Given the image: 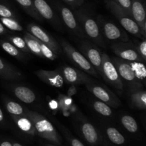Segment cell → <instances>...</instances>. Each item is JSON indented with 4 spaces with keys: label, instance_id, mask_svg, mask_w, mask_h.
Returning a JSON list of instances; mask_svg holds the SVG:
<instances>
[{
    "label": "cell",
    "instance_id": "1",
    "mask_svg": "<svg viewBox=\"0 0 146 146\" xmlns=\"http://www.w3.org/2000/svg\"><path fill=\"white\" fill-rule=\"evenodd\" d=\"M82 133L86 141L91 145H96L99 141L98 133L90 123H85L82 126Z\"/></svg>",
    "mask_w": 146,
    "mask_h": 146
},
{
    "label": "cell",
    "instance_id": "2",
    "mask_svg": "<svg viewBox=\"0 0 146 146\" xmlns=\"http://www.w3.org/2000/svg\"><path fill=\"white\" fill-rule=\"evenodd\" d=\"M15 94L19 99L27 104L32 103L36 98L34 92L27 87L19 86L16 88Z\"/></svg>",
    "mask_w": 146,
    "mask_h": 146
},
{
    "label": "cell",
    "instance_id": "3",
    "mask_svg": "<svg viewBox=\"0 0 146 146\" xmlns=\"http://www.w3.org/2000/svg\"><path fill=\"white\" fill-rule=\"evenodd\" d=\"M36 8L40 14L46 19H51L53 17V11L51 7L44 0H35L34 1Z\"/></svg>",
    "mask_w": 146,
    "mask_h": 146
},
{
    "label": "cell",
    "instance_id": "4",
    "mask_svg": "<svg viewBox=\"0 0 146 146\" xmlns=\"http://www.w3.org/2000/svg\"><path fill=\"white\" fill-rule=\"evenodd\" d=\"M107 135L113 143L118 145H123L125 142L123 135L115 128H108L106 131Z\"/></svg>",
    "mask_w": 146,
    "mask_h": 146
},
{
    "label": "cell",
    "instance_id": "5",
    "mask_svg": "<svg viewBox=\"0 0 146 146\" xmlns=\"http://www.w3.org/2000/svg\"><path fill=\"white\" fill-rule=\"evenodd\" d=\"M132 11L133 17L138 22H142L145 17V9L143 6L139 1H135L132 6Z\"/></svg>",
    "mask_w": 146,
    "mask_h": 146
},
{
    "label": "cell",
    "instance_id": "6",
    "mask_svg": "<svg viewBox=\"0 0 146 146\" xmlns=\"http://www.w3.org/2000/svg\"><path fill=\"white\" fill-rule=\"evenodd\" d=\"M119 74L127 81H133L135 78V74L132 66L126 64H121L119 66Z\"/></svg>",
    "mask_w": 146,
    "mask_h": 146
},
{
    "label": "cell",
    "instance_id": "7",
    "mask_svg": "<svg viewBox=\"0 0 146 146\" xmlns=\"http://www.w3.org/2000/svg\"><path fill=\"white\" fill-rule=\"evenodd\" d=\"M104 71L106 76L111 81H115L118 78V74L116 69L110 61H106L104 64Z\"/></svg>",
    "mask_w": 146,
    "mask_h": 146
},
{
    "label": "cell",
    "instance_id": "8",
    "mask_svg": "<svg viewBox=\"0 0 146 146\" xmlns=\"http://www.w3.org/2000/svg\"><path fill=\"white\" fill-rule=\"evenodd\" d=\"M121 122L125 129L131 133H135L138 131V124L133 117L125 115L121 118Z\"/></svg>",
    "mask_w": 146,
    "mask_h": 146
},
{
    "label": "cell",
    "instance_id": "9",
    "mask_svg": "<svg viewBox=\"0 0 146 146\" xmlns=\"http://www.w3.org/2000/svg\"><path fill=\"white\" fill-rule=\"evenodd\" d=\"M104 29H105L106 35L109 39H116L121 36V32L118 27L111 23H108L106 24Z\"/></svg>",
    "mask_w": 146,
    "mask_h": 146
},
{
    "label": "cell",
    "instance_id": "10",
    "mask_svg": "<svg viewBox=\"0 0 146 146\" xmlns=\"http://www.w3.org/2000/svg\"><path fill=\"white\" fill-rule=\"evenodd\" d=\"M121 24L128 32L131 34H135L139 31V27L138 24L131 19L123 18L121 20Z\"/></svg>",
    "mask_w": 146,
    "mask_h": 146
},
{
    "label": "cell",
    "instance_id": "11",
    "mask_svg": "<svg viewBox=\"0 0 146 146\" xmlns=\"http://www.w3.org/2000/svg\"><path fill=\"white\" fill-rule=\"evenodd\" d=\"M85 29L88 36L92 38H96L98 36V27L96 23L93 19H88L85 24Z\"/></svg>",
    "mask_w": 146,
    "mask_h": 146
},
{
    "label": "cell",
    "instance_id": "12",
    "mask_svg": "<svg viewBox=\"0 0 146 146\" xmlns=\"http://www.w3.org/2000/svg\"><path fill=\"white\" fill-rule=\"evenodd\" d=\"M62 16L65 24L68 26L69 28L74 29L76 26V22L74 19L72 12L68 9L64 8L62 9Z\"/></svg>",
    "mask_w": 146,
    "mask_h": 146
},
{
    "label": "cell",
    "instance_id": "13",
    "mask_svg": "<svg viewBox=\"0 0 146 146\" xmlns=\"http://www.w3.org/2000/svg\"><path fill=\"white\" fill-rule=\"evenodd\" d=\"M72 56L74 61H75L81 68H83L85 70H89L90 68H91V65H90L89 62H88V61L86 59L85 57H84V56L81 55L80 53L75 51V52L73 53Z\"/></svg>",
    "mask_w": 146,
    "mask_h": 146
},
{
    "label": "cell",
    "instance_id": "14",
    "mask_svg": "<svg viewBox=\"0 0 146 146\" xmlns=\"http://www.w3.org/2000/svg\"><path fill=\"white\" fill-rule=\"evenodd\" d=\"M94 106L97 112L105 115V116H109L112 113V111H111V108L106 104L101 102V101H96V102H95Z\"/></svg>",
    "mask_w": 146,
    "mask_h": 146
},
{
    "label": "cell",
    "instance_id": "15",
    "mask_svg": "<svg viewBox=\"0 0 146 146\" xmlns=\"http://www.w3.org/2000/svg\"><path fill=\"white\" fill-rule=\"evenodd\" d=\"M31 30L32 34L35 36H36L37 38H39L40 40H41L43 42L49 43V37H48V36L39 27H36V26H34V27H31Z\"/></svg>",
    "mask_w": 146,
    "mask_h": 146
},
{
    "label": "cell",
    "instance_id": "16",
    "mask_svg": "<svg viewBox=\"0 0 146 146\" xmlns=\"http://www.w3.org/2000/svg\"><path fill=\"white\" fill-rule=\"evenodd\" d=\"M88 56L89 57V59L91 62L94 64V66H99L101 64V58L100 56L99 52L97 50L94 49H90L88 53Z\"/></svg>",
    "mask_w": 146,
    "mask_h": 146
},
{
    "label": "cell",
    "instance_id": "17",
    "mask_svg": "<svg viewBox=\"0 0 146 146\" xmlns=\"http://www.w3.org/2000/svg\"><path fill=\"white\" fill-rule=\"evenodd\" d=\"M93 92H94V95L99 98L100 100L103 101L107 102L110 100V96L108 94V93L104 89V88H101V87H94L93 88Z\"/></svg>",
    "mask_w": 146,
    "mask_h": 146
},
{
    "label": "cell",
    "instance_id": "18",
    "mask_svg": "<svg viewBox=\"0 0 146 146\" xmlns=\"http://www.w3.org/2000/svg\"><path fill=\"white\" fill-rule=\"evenodd\" d=\"M1 21H2L3 24L10 29L14 30V31H21L23 29L22 27L18 23L10 19L9 18H2Z\"/></svg>",
    "mask_w": 146,
    "mask_h": 146
},
{
    "label": "cell",
    "instance_id": "19",
    "mask_svg": "<svg viewBox=\"0 0 146 146\" xmlns=\"http://www.w3.org/2000/svg\"><path fill=\"white\" fill-rule=\"evenodd\" d=\"M7 108L9 112L12 114H15V115H20L23 113V109L21 106L19 105L17 103L12 102V101L8 103Z\"/></svg>",
    "mask_w": 146,
    "mask_h": 146
},
{
    "label": "cell",
    "instance_id": "20",
    "mask_svg": "<svg viewBox=\"0 0 146 146\" xmlns=\"http://www.w3.org/2000/svg\"><path fill=\"white\" fill-rule=\"evenodd\" d=\"M133 69L135 72V76L138 77L139 78H144L145 77V66L142 64H133Z\"/></svg>",
    "mask_w": 146,
    "mask_h": 146
},
{
    "label": "cell",
    "instance_id": "21",
    "mask_svg": "<svg viewBox=\"0 0 146 146\" xmlns=\"http://www.w3.org/2000/svg\"><path fill=\"white\" fill-rule=\"evenodd\" d=\"M64 75L67 81L69 82H75L77 80V74L74 68L71 67H66L64 69Z\"/></svg>",
    "mask_w": 146,
    "mask_h": 146
},
{
    "label": "cell",
    "instance_id": "22",
    "mask_svg": "<svg viewBox=\"0 0 146 146\" xmlns=\"http://www.w3.org/2000/svg\"><path fill=\"white\" fill-rule=\"evenodd\" d=\"M121 56L124 59L129 60V61H135L138 58V54L133 50L128 49L121 52Z\"/></svg>",
    "mask_w": 146,
    "mask_h": 146
},
{
    "label": "cell",
    "instance_id": "23",
    "mask_svg": "<svg viewBox=\"0 0 146 146\" xmlns=\"http://www.w3.org/2000/svg\"><path fill=\"white\" fill-rule=\"evenodd\" d=\"M17 125L21 131H24V132H31L32 126H31V123L26 118H21L20 120H19Z\"/></svg>",
    "mask_w": 146,
    "mask_h": 146
},
{
    "label": "cell",
    "instance_id": "24",
    "mask_svg": "<svg viewBox=\"0 0 146 146\" xmlns=\"http://www.w3.org/2000/svg\"><path fill=\"white\" fill-rule=\"evenodd\" d=\"M27 44L28 46L29 47L30 49L34 53L38 54H41V46H40V44H38L37 41H34V40H28L27 41Z\"/></svg>",
    "mask_w": 146,
    "mask_h": 146
},
{
    "label": "cell",
    "instance_id": "25",
    "mask_svg": "<svg viewBox=\"0 0 146 146\" xmlns=\"http://www.w3.org/2000/svg\"><path fill=\"white\" fill-rule=\"evenodd\" d=\"M2 48L5 51H7L8 54H9L11 56H17L18 55V50L11 45V44L7 42H4L2 44Z\"/></svg>",
    "mask_w": 146,
    "mask_h": 146
},
{
    "label": "cell",
    "instance_id": "26",
    "mask_svg": "<svg viewBox=\"0 0 146 146\" xmlns=\"http://www.w3.org/2000/svg\"><path fill=\"white\" fill-rule=\"evenodd\" d=\"M40 46H41V53L46 58H50V59H54V54H53V52L48 47H47L45 44H40Z\"/></svg>",
    "mask_w": 146,
    "mask_h": 146
},
{
    "label": "cell",
    "instance_id": "27",
    "mask_svg": "<svg viewBox=\"0 0 146 146\" xmlns=\"http://www.w3.org/2000/svg\"><path fill=\"white\" fill-rule=\"evenodd\" d=\"M0 16L4 18H9L11 17V12L4 5L0 4Z\"/></svg>",
    "mask_w": 146,
    "mask_h": 146
},
{
    "label": "cell",
    "instance_id": "28",
    "mask_svg": "<svg viewBox=\"0 0 146 146\" xmlns=\"http://www.w3.org/2000/svg\"><path fill=\"white\" fill-rule=\"evenodd\" d=\"M13 42H14V44L19 48H25V42H24V41L22 38H19V37H14V38H13Z\"/></svg>",
    "mask_w": 146,
    "mask_h": 146
},
{
    "label": "cell",
    "instance_id": "29",
    "mask_svg": "<svg viewBox=\"0 0 146 146\" xmlns=\"http://www.w3.org/2000/svg\"><path fill=\"white\" fill-rule=\"evenodd\" d=\"M70 143L71 146H85L79 140L76 139V138H71L70 141Z\"/></svg>",
    "mask_w": 146,
    "mask_h": 146
},
{
    "label": "cell",
    "instance_id": "30",
    "mask_svg": "<svg viewBox=\"0 0 146 146\" xmlns=\"http://www.w3.org/2000/svg\"><path fill=\"white\" fill-rule=\"evenodd\" d=\"M118 1L125 8H129L131 5V0H118Z\"/></svg>",
    "mask_w": 146,
    "mask_h": 146
},
{
    "label": "cell",
    "instance_id": "31",
    "mask_svg": "<svg viewBox=\"0 0 146 146\" xmlns=\"http://www.w3.org/2000/svg\"><path fill=\"white\" fill-rule=\"evenodd\" d=\"M20 4L24 7H29L31 5V0H17Z\"/></svg>",
    "mask_w": 146,
    "mask_h": 146
},
{
    "label": "cell",
    "instance_id": "32",
    "mask_svg": "<svg viewBox=\"0 0 146 146\" xmlns=\"http://www.w3.org/2000/svg\"><path fill=\"white\" fill-rule=\"evenodd\" d=\"M140 49H141V52L142 53L143 55L144 56H146V42L145 41H143L141 44V46H140Z\"/></svg>",
    "mask_w": 146,
    "mask_h": 146
},
{
    "label": "cell",
    "instance_id": "33",
    "mask_svg": "<svg viewBox=\"0 0 146 146\" xmlns=\"http://www.w3.org/2000/svg\"><path fill=\"white\" fill-rule=\"evenodd\" d=\"M0 146H13V145L9 141H4L0 143Z\"/></svg>",
    "mask_w": 146,
    "mask_h": 146
},
{
    "label": "cell",
    "instance_id": "34",
    "mask_svg": "<svg viewBox=\"0 0 146 146\" xmlns=\"http://www.w3.org/2000/svg\"><path fill=\"white\" fill-rule=\"evenodd\" d=\"M4 27L2 26V24L0 23V34H1V33L4 32Z\"/></svg>",
    "mask_w": 146,
    "mask_h": 146
},
{
    "label": "cell",
    "instance_id": "35",
    "mask_svg": "<svg viewBox=\"0 0 146 146\" xmlns=\"http://www.w3.org/2000/svg\"><path fill=\"white\" fill-rule=\"evenodd\" d=\"M146 96H145V94H143V95L142 96V101H143V102L144 103V104H145V102H146Z\"/></svg>",
    "mask_w": 146,
    "mask_h": 146
},
{
    "label": "cell",
    "instance_id": "36",
    "mask_svg": "<svg viewBox=\"0 0 146 146\" xmlns=\"http://www.w3.org/2000/svg\"><path fill=\"white\" fill-rule=\"evenodd\" d=\"M3 118H4V116H3L2 111H1V110L0 109V121H2Z\"/></svg>",
    "mask_w": 146,
    "mask_h": 146
},
{
    "label": "cell",
    "instance_id": "37",
    "mask_svg": "<svg viewBox=\"0 0 146 146\" xmlns=\"http://www.w3.org/2000/svg\"><path fill=\"white\" fill-rule=\"evenodd\" d=\"M4 64H3V62L1 61V60L0 59V70L3 69V68H4Z\"/></svg>",
    "mask_w": 146,
    "mask_h": 146
},
{
    "label": "cell",
    "instance_id": "38",
    "mask_svg": "<svg viewBox=\"0 0 146 146\" xmlns=\"http://www.w3.org/2000/svg\"><path fill=\"white\" fill-rule=\"evenodd\" d=\"M13 146H23L22 145H21L20 143H16V142H14L12 143Z\"/></svg>",
    "mask_w": 146,
    "mask_h": 146
},
{
    "label": "cell",
    "instance_id": "39",
    "mask_svg": "<svg viewBox=\"0 0 146 146\" xmlns=\"http://www.w3.org/2000/svg\"><path fill=\"white\" fill-rule=\"evenodd\" d=\"M67 1H74V0H67Z\"/></svg>",
    "mask_w": 146,
    "mask_h": 146
},
{
    "label": "cell",
    "instance_id": "40",
    "mask_svg": "<svg viewBox=\"0 0 146 146\" xmlns=\"http://www.w3.org/2000/svg\"><path fill=\"white\" fill-rule=\"evenodd\" d=\"M47 146H53V145H48Z\"/></svg>",
    "mask_w": 146,
    "mask_h": 146
}]
</instances>
